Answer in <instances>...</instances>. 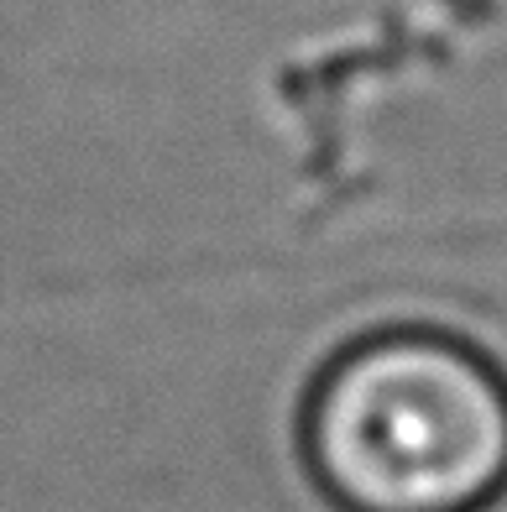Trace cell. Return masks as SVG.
<instances>
[{"label": "cell", "instance_id": "cell-1", "mask_svg": "<svg viewBox=\"0 0 507 512\" xmlns=\"http://www.w3.org/2000/svg\"><path fill=\"white\" fill-rule=\"evenodd\" d=\"M298 445L340 512H487L507 492V377L455 335L356 340L319 371Z\"/></svg>", "mask_w": 507, "mask_h": 512}]
</instances>
